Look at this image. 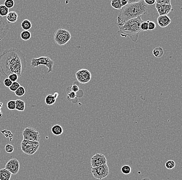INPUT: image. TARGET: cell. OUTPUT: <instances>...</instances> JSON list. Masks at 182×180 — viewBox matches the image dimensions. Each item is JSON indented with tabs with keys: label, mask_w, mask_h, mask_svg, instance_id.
<instances>
[{
	"label": "cell",
	"mask_w": 182,
	"mask_h": 180,
	"mask_svg": "<svg viewBox=\"0 0 182 180\" xmlns=\"http://www.w3.org/2000/svg\"><path fill=\"white\" fill-rule=\"evenodd\" d=\"M156 3L161 5H169L171 4L170 0H156Z\"/></svg>",
	"instance_id": "cell-35"
},
{
	"label": "cell",
	"mask_w": 182,
	"mask_h": 180,
	"mask_svg": "<svg viewBox=\"0 0 182 180\" xmlns=\"http://www.w3.org/2000/svg\"><path fill=\"white\" fill-rule=\"evenodd\" d=\"M18 18V14L15 11H11L9 12L7 15L6 17L8 23H15L17 21Z\"/></svg>",
	"instance_id": "cell-15"
},
{
	"label": "cell",
	"mask_w": 182,
	"mask_h": 180,
	"mask_svg": "<svg viewBox=\"0 0 182 180\" xmlns=\"http://www.w3.org/2000/svg\"><path fill=\"white\" fill-rule=\"evenodd\" d=\"M145 3L148 5H152L156 3V1L155 0H145Z\"/></svg>",
	"instance_id": "cell-39"
},
{
	"label": "cell",
	"mask_w": 182,
	"mask_h": 180,
	"mask_svg": "<svg viewBox=\"0 0 182 180\" xmlns=\"http://www.w3.org/2000/svg\"><path fill=\"white\" fill-rule=\"evenodd\" d=\"M8 109L11 111L16 110V100H11L9 101L7 103Z\"/></svg>",
	"instance_id": "cell-28"
},
{
	"label": "cell",
	"mask_w": 182,
	"mask_h": 180,
	"mask_svg": "<svg viewBox=\"0 0 182 180\" xmlns=\"http://www.w3.org/2000/svg\"><path fill=\"white\" fill-rule=\"evenodd\" d=\"M21 27L24 31H28L32 27V23L28 19H25L21 23Z\"/></svg>",
	"instance_id": "cell-19"
},
{
	"label": "cell",
	"mask_w": 182,
	"mask_h": 180,
	"mask_svg": "<svg viewBox=\"0 0 182 180\" xmlns=\"http://www.w3.org/2000/svg\"><path fill=\"white\" fill-rule=\"evenodd\" d=\"M25 101L18 99L16 100V110L19 112H23L25 110Z\"/></svg>",
	"instance_id": "cell-17"
},
{
	"label": "cell",
	"mask_w": 182,
	"mask_h": 180,
	"mask_svg": "<svg viewBox=\"0 0 182 180\" xmlns=\"http://www.w3.org/2000/svg\"><path fill=\"white\" fill-rule=\"evenodd\" d=\"M175 167V161L173 160H167L165 163V167L168 170L172 169Z\"/></svg>",
	"instance_id": "cell-27"
},
{
	"label": "cell",
	"mask_w": 182,
	"mask_h": 180,
	"mask_svg": "<svg viewBox=\"0 0 182 180\" xmlns=\"http://www.w3.org/2000/svg\"><path fill=\"white\" fill-rule=\"evenodd\" d=\"M38 142L23 140L21 142V148L24 153L28 155H32L37 151L40 148Z\"/></svg>",
	"instance_id": "cell-6"
},
{
	"label": "cell",
	"mask_w": 182,
	"mask_h": 180,
	"mask_svg": "<svg viewBox=\"0 0 182 180\" xmlns=\"http://www.w3.org/2000/svg\"><path fill=\"white\" fill-rule=\"evenodd\" d=\"M4 5L8 9H11L15 5V2L13 0H6Z\"/></svg>",
	"instance_id": "cell-30"
},
{
	"label": "cell",
	"mask_w": 182,
	"mask_h": 180,
	"mask_svg": "<svg viewBox=\"0 0 182 180\" xmlns=\"http://www.w3.org/2000/svg\"><path fill=\"white\" fill-rule=\"evenodd\" d=\"M25 93V87H23L22 86H20L17 90L15 92V95L17 96V97H22L24 96V95Z\"/></svg>",
	"instance_id": "cell-25"
},
{
	"label": "cell",
	"mask_w": 182,
	"mask_h": 180,
	"mask_svg": "<svg viewBox=\"0 0 182 180\" xmlns=\"http://www.w3.org/2000/svg\"><path fill=\"white\" fill-rule=\"evenodd\" d=\"M2 115H3V113H2V111L0 110V118H1L2 117Z\"/></svg>",
	"instance_id": "cell-43"
},
{
	"label": "cell",
	"mask_w": 182,
	"mask_h": 180,
	"mask_svg": "<svg viewBox=\"0 0 182 180\" xmlns=\"http://www.w3.org/2000/svg\"><path fill=\"white\" fill-rule=\"evenodd\" d=\"M5 151L7 153H12L14 151V147L11 144H7L5 146Z\"/></svg>",
	"instance_id": "cell-31"
},
{
	"label": "cell",
	"mask_w": 182,
	"mask_h": 180,
	"mask_svg": "<svg viewBox=\"0 0 182 180\" xmlns=\"http://www.w3.org/2000/svg\"><path fill=\"white\" fill-rule=\"evenodd\" d=\"M56 102V99L53 95H48L45 98L46 104L48 105H51Z\"/></svg>",
	"instance_id": "cell-21"
},
{
	"label": "cell",
	"mask_w": 182,
	"mask_h": 180,
	"mask_svg": "<svg viewBox=\"0 0 182 180\" xmlns=\"http://www.w3.org/2000/svg\"><path fill=\"white\" fill-rule=\"evenodd\" d=\"M10 26L7 21L3 17L0 16V41H1L7 34Z\"/></svg>",
	"instance_id": "cell-12"
},
{
	"label": "cell",
	"mask_w": 182,
	"mask_h": 180,
	"mask_svg": "<svg viewBox=\"0 0 182 180\" xmlns=\"http://www.w3.org/2000/svg\"><path fill=\"white\" fill-rule=\"evenodd\" d=\"M8 78L11 81V82L13 83V82H17V80H18L19 77L17 75V74L13 73V74L10 75Z\"/></svg>",
	"instance_id": "cell-34"
},
{
	"label": "cell",
	"mask_w": 182,
	"mask_h": 180,
	"mask_svg": "<svg viewBox=\"0 0 182 180\" xmlns=\"http://www.w3.org/2000/svg\"><path fill=\"white\" fill-rule=\"evenodd\" d=\"M140 0H128V4L137 3L139 2Z\"/></svg>",
	"instance_id": "cell-40"
},
{
	"label": "cell",
	"mask_w": 182,
	"mask_h": 180,
	"mask_svg": "<svg viewBox=\"0 0 182 180\" xmlns=\"http://www.w3.org/2000/svg\"><path fill=\"white\" fill-rule=\"evenodd\" d=\"M148 10V6L143 0H140L137 3L128 4L123 7L117 17V26L118 28L122 27L130 19L146 15Z\"/></svg>",
	"instance_id": "cell-2"
},
{
	"label": "cell",
	"mask_w": 182,
	"mask_h": 180,
	"mask_svg": "<svg viewBox=\"0 0 182 180\" xmlns=\"http://www.w3.org/2000/svg\"><path fill=\"white\" fill-rule=\"evenodd\" d=\"M53 134L55 136H60L63 133V129L59 125H55L51 128Z\"/></svg>",
	"instance_id": "cell-18"
},
{
	"label": "cell",
	"mask_w": 182,
	"mask_h": 180,
	"mask_svg": "<svg viewBox=\"0 0 182 180\" xmlns=\"http://www.w3.org/2000/svg\"><path fill=\"white\" fill-rule=\"evenodd\" d=\"M53 96H54V97H55V98L57 99L58 98V96H59V93H57V92H55V93H54V94H53Z\"/></svg>",
	"instance_id": "cell-42"
},
{
	"label": "cell",
	"mask_w": 182,
	"mask_h": 180,
	"mask_svg": "<svg viewBox=\"0 0 182 180\" xmlns=\"http://www.w3.org/2000/svg\"><path fill=\"white\" fill-rule=\"evenodd\" d=\"M122 6L124 7L128 5V0H121Z\"/></svg>",
	"instance_id": "cell-41"
},
{
	"label": "cell",
	"mask_w": 182,
	"mask_h": 180,
	"mask_svg": "<svg viewBox=\"0 0 182 180\" xmlns=\"http://www.w3.org/2000/svg\"><path fill=\"white\" fill-rule=\"evenodd\" d=\"M141 30L143 31H147L148 30V22L143 21L141 25Z\"/></svg>",
	"instance_id": "cell-36"
},
{
	"label": "cell",
	"mask_w": 182,
	"mask_h": 180,
	"mask_svg": "<svg viewBox=\"0 0 182 180\" xmlns=\"http://www.w3.org/2000/svg\"><path fill=\"white\" fill-rule=\"evenodd\" d=\"M91 172L95 178L98 180H102L107 178L109 175V167L106 163L99 167L91 168Z\"/></svg>",
	"instance_id": "cell-8"
},
{
	"label": "cell",
	"mask_w": 182,
	"mask_h": 180,
	"mask_svg": "<svg viewBox=\"0 0 182 180\" xmlns=\"http://www.w3.org/2000/svg\"><path fill=\"white\" fill-rule=\"evenodd\" d=\"M141 16L130 19L127 21L122 27L118 28V33L122 38L129 37L133 42H136L138 39V35L142 30L141 23H143Z\"/></svg>",
	"instance_id": "cell-3"
},
{
	"label": "cell",
	"mask_w": 182,
	"mask_h": 180,
	"mask_svg": "<svg viewBox=\"0 0 182 180\" xmlns=\"http://www.w3.org/2000/svg\"><path fill=\"white\" fill-rule=\"evenodd\" d=\"M55 62L50 58L49 57L46 56H42L38 58H32L31 62V66L32 68H36L40 66H44L48 69L47 73H49L53 70V66H54Z\"/></svg>",
	"instance_id": "cell-4"
},
{
	"label": "cell",
	"mask_w": 182,
	"mask_h": 180,
	"mask_svg": "<svg viewBox=\"0 0 182 180\" xmlns=\"http://www.w3.org/2000/svg\"><path fill=\"white\" fill-rule=\"evenodd\" d=\"M171 20L167 15L161 16L158 17L157 23L159 26L162 28H165L168 26L171 23Z\"/></svg>",
	"instance_id": "cell-14"
},
{
	"label": "cell",
	"mask_w": 182,
	"mask_h": 180,
	"mask_svg": "<svg viewBox=\"0 0 182 180\" xmlns=\"http://www.w3.org/2000/svg\"><path fill=\"white\" fill-rule=\"evenodd\" d=\"M77 95L76 93H74L73 91L70 90L68 91L67 93V99L68 100H70V99H74L76 98Z\"/></svg>",
	"instance_id": "cell-32"
},
{
	"label": "cell",
	"mask_w": 182,
	"mask_h": 180,
	"mask_svg": "<svg viewBox=\"0 0 182 180\" xmlns=\"http://www.w3.org/2000/svg\"><path fill=\"white\" fill-rule=\"evenodd\" d=\"M23 139L26 140L38 142L40 140V135L38 131L32 127L25 128L22 133Z\"/></svg>",
	"instance_id": "cell-7"
},
{
	"label": "cell",
	"mask_w": 182,
	"mask_h": 180,
	"mask_svg": "<svg viewBox=\"0 0 182 180\" xmlns=\"http://www.w3.org/2000/svg\"><path fill=\"white\" fill-rule=\"evenodd\" d=\"M147 21L148 22V30H154V29L156 28L155 23L153 21H150V20H147Z\"/></svg>",
	"instance_id": "cell-33"
},
{
	"label": "cell",
	"mask_w": 182,
	"mask_h": 180,
	"mask_svg": "<svg viewBox=\"0 0 182 180\" xmlns=\"http://www.w3.org/2000/svg\"><path fill=\"white\" fill-rule=\"evenodd\" d=\"M75 75L78 82L83 84L88 83L92 78V74L91 72L88 70L85 69L78 71L76 72Z\"/></svg>",
	"instance_id": "cell-9"
},
{
	"label": "cell",
	"mask_w": 182,
	"mask_h": 180,
	"mask_svg": "<svg viewBox=\"0 0 182 180\" xmlns=\"http://www.w3.org/2000/svg\"><path fill=\"white\" fill-rule=\"evenodd\" d=\"M13 82L8 78H6L4 81V85L6 87L10 88V86L11 85Z\"/></svg>",
	"instance_id": "cell-37"
},
{
	"label": "cell",
	"mask_w": 182,
	"mask_h": 180,
	"mask_svg": "<svg viewBox=\"0 0 182 180\" xmlns=\"http://www.w3.org/2000/svg\"><path fill=\"white\" fill-rule=\"evenodd\" d=\"M20 86V85L18 82H13L11 84V85L10 86L9 89L12 92H15Z\"/></svg>",
	"instance_id": "cell-29"
},
{
	"label": "cell",
	"mask_w": 182,
	"mask_h": 180,
	"mask_svg": "<svg viewBox=\"0 0 182 180\" xmlns=\"http://www.w3.org/2000/svg\"><path fill=\"white\" fill-rule=\"evenodd\" d=\"M11 175L12 174L11 173L5 168L0 169V180H10Z\"/></svg>",
	"instance_id": "cell-16"
},
{
	"label": "cell",
	"mask_w": 182,
	"mask_h": 180,
	"mask_svg": "<svg viewBox=\"0 0 182 180\" xmlns=\"http://www.w3.org/2000/svg\"><path fill=\"white\" fill-rule=\"evenodd\" d=\"M153 55L156 58H160L163 55V50L162 47L155 48L153 50Z\"/></svg>",
	"instance_id": "cell-20"
},
{
	"label": "cell",
	"mask_w": 182,
	"mask_h": 180,
	"mask_svg": "<svg viewBox=\"0 0 182 180\" xmlns=\"http://www.w3.org/2000/svg\"><path fill=\"white\" fill-rule=\"evenodd\" d=\"M131 171H132L131 167L128 165H124L121 168V172L124 175H130V173H131Z\"/></svg>",
	"instance_id": "cell-26"
},
{
	"label": "cell",
	"mask_w": 182,
	"mask_h": 180,
	"mask_svg": "<svg viewBox=\"0 0 182 180\" xmlns=\"http://www.w3.org/2000/svg\"><path fill=\"white\" fill-rule=\"evenodd\" d=\"M2 106H3V103L0 102V110L2 108Z\"/></svg>",
	"instance_id": "cell-44"
},
{
	"label": "cell",
	"mask_w": 182,
	"mask_h": 180,
	"mask_svg": "<svg viewBox=\"0 0 182 180\" xmlns=\"http://www.w3.org/2000/svg\"><path fill=\"white\" fill-rule=\"evenodd\" d=\"M111 5L113 8L116 10H121L122 9L123 6L121 4V0L117 1H111Z\"/></svg>",
	"instance_id": "cell-24"
},
{
	"label": "cell",
	"mask_w": 182,
	"mask_h": 180,
	"mask_svg": "<svg viewBox=\"0 0 182 180\" xmlns=\"http://www.w3.org/2000/svg\"><path fill=\"white\" fill-rule=\"evenodd\" d=\"M9 13V9L4 5H0V16L2 17H6Z\"/></svg>",
	"instance_id": "cell-23"
},
{
	"label": "cell",
	"mask_w": 182,
	"mask_h": 180,
	"mask_svg": "<svg viewBox=\"0 0 182 180\" xmlns=\"http://www.w3.org/2000/svg\"></svg>",
	"instance_id": "cell-46"
},
{
	"label": "cell",
	"mask_w": 182,
	"mask_h": 180,
	"mask_svg": "<svg viewBox=\"0 0 182 180\" xmlns=\"http://www.w3.org/2000/svg\"><path fill=\"white\" fill-rule=\"evenodd\" d=\"M26 66L25 55L17 48L6 49L0 55V73L5 78L13 73L21 78Z\"/></svg>",
	"instance_id": "cell-1"
},
{
	"label": "cell",
	"mask_w": 182,
	"mask_h": 180,
	"mask_svg": "<svg viewBox=\"0 0 182 180\" xmlns=\"http://www.w3.org/2000/svg\"><path fill=\"white\" fill-rule=\"evenodd\" d=\"M70 90L73 91V92L75 93L78 92L79 91V90H80L78 86L76 85V84H73V85L71 86L70 87Z\"/></svg>",
	"instance_id": "cell-38"
},
{
	"label": "cell",
	"mask_w": 182,
	"mask_h": 180,
	"mask_svg": "<svg viewBox=\"0 0 182 180\" xmlns=\"http://www.w3.org/2000/svg\"><path fill=\"white\" fill-rule=\"evenodd\" d=\"M21 38L24 41H27L31 38V33L29 31H23L20 34Z\"/></svg>",
	"instance_id": "cell-22"
},
{
	"label": "cell",
	"mask_w": 182,
	"mask_h": 180,
	"mask_svg": "<svg viewBox=\"0 0 182 180\" xmlns=\"http://www.w3.org/2000/svg\"><path fill=\"white\" fill-rule=\"evenodd\" d=\"M141 180H151L150 178H143Z\"/></svg>",
	"instance_id": "cell-45"
},
{
	"label": "cell",
	"mask_w": 182,
	"mask_h": 180,
	"mask_svg": "<svg viewBox=\"0 0 182 180\" xmlns=\"http://www.w3.org/2000/svg\"><path fill=\"white\" fill-rule=\"evenodd\" d=\"M155 8L160 16L167 15L171 11H173L171 4L169 5H161L155 3Z\"/></svg>",
	"instance_id": "cell-13"
},
{
	"label": "cell",
	"mask_w": 182,
	"mask_h": 180,
	"mask_svg": "<svg viewBox=\"0 0 182 180\" xmlns=\"http://www.w3.org/2000/svg\"><path fill=\"white\" fill-rule=\"evenodd\" d=\"M5 168L10 171L12 175H17L20 169L19 161L16 158L11 159L6 163Z\"/></svg>",
	"instance_id": "cell-11"
},
{
	"label": "cell",
	"mask_w": 182,
	"mask_h": 180,
	"mask_svg": "<svg viewBox=\"0 0 182 180\" xmlns=\"http://www.w3.org/2000/svg\"><path fill=\"white\" fill-rule=\"evenodd\" d=\"M107 158L103 154L96 153L91 159V168L99 167L107 163Z\"/></svg>",
	"instance_id": "cell-10"
},
{
	"label": "cell",
	"mask_w": 182,
	"mask_h": 180,
	"mask_svg": "<svg viewBox=\"0 0 182 180\" xmlns=\"http://www.w3.org/2000/svg\"><path fill=\"white\" fill-rule=\"evenodd\" d=\"M71 38L70 33L64 29H58L54 34L55 42L59 46H63L67 44Z\"/></svg>",
	"instance_id": "cell-5"
}]
</instances>
